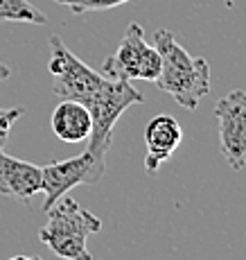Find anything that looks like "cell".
<instances>
[{"instance_id": "obj_8", "label": "cell", "mask_w": 246, "mask_h": 260, "mask_svg": "<svg viewBox=\"0 0 246 260\" xmlns=\"http://www.w3.org/2000/svg\"><path fill=\"white\" fill-rule=\"evenodd\" d=\"M181 143H183V129H181L179 120L167 113L154 116L145 127V147H147L145 172L156 174L160 166H165V161L172 158Z\"/></svg>"}, {"instance_id": "obj_15", "label": "cell", "mask_w": 246, "mask_h": 260, "mask_svg": "<svg viewBox=\"0 0 246 260\" xmlns=\"http://www.w3.org/2000/svg\"><path fill=\"white\" fill-rule=\"evenodd\" d=\"M9 260H41V258H39V256H14Z\"/></svg>"}, {"instance_id": "obj_13", "label": "cell", "mask_w": 246, "mask_h": 260, "mask_svg": "<svg viewBox=\"0 0 246 260\" xmlns=\"http://www.w3.org/2000/svg\"><path fill=\"white\" fill-rule=\"evenodd\" d=\"M25 113L23 107H14V109H5L0 107V149H5V145L9 141V132H12L14 122Z\"/></svg>"}, {"instance_id": "obj_4", "label": "cell", "mask_w": 246, "mask_h": 260, "mask_svg": "<svg viewBox=\"0 0 246 260\" xmlns=\"http://www.w3.org/2000/svg\"><path fill=\"white\" fill-rule=\"evenodd\" d=\"M50 52L52 54H50L48 71L54 77L52 93L61 100H75L86 107L107 77L102 73H95L79 57H75V52H70V48L59 37H50Z\"/></svg>"}, {"instance_id": "obj_10", "label": "cell", "mask_w": 246, "mask_h": 260, "mask_svg": "<svg viewBox=\"0 0 246 260\" xmlns=\"http://www.w3.org/2000/svg\"><path fill=\"white\" fill-rule=\"evenodd\" d=\"M50 124H52V134L63 143L88 141L90 129H93L90 111L82 102H75V100H63L52 111Z\"/></svg>"}, {"instance_id": "obj_6", "label": "cell", "mask_w": 246, "mask_h": 260, "mask_svg": "<svg viewBox=\"0 0 246 260\" xmlns=\"http://www.w3.org/2000/svg\"><path fill=\"white\" fill-rule=\"evenodd\" d=\"M107 172V156L86 149L79 156L66 158L59 163H50L41 168V192L45 194L43 211H48L54 202L68 194L77 186H93L102 181Z\"/></svg>"}, {"instance_id": "obj_7", "label": "cell", "mask_w": 246, "mask_h": 260, "mask_svg": "<svg viewBox=\"0 0 246 260\" xmlns=\"http://www.w3.org/2000/svg\"><path fill=\"white\" fill-rule=\"evenodd\" d=\"M219 122V149L233 170L246 168V93L230 91L215 104Z\"/></svg>"}, {"instance_id": "obj_2", "label": "cell", "mask_w": 246, "mask_h": 260, "mask_svg": "<svg viewBox=\"0 0 246 260\" xmlns=\"http://www.w3.org/2000/svg\"><path fill=\"white\" fill-rule=\"evenodd\" d=\"M48 222L39 238L54 256L63 260H93L88 251V238L102 231V219L79 206L73 197L63 194L48 208Z\"/></svg>"}, {"instance_id": "obj_14", "label": "cell", "mask_w": 246, "mask_h": 260, "mask_svg": "<svg viewBox=\"0 0 246 260\" xmlns=\"http://www.w3.org/2000/svg\"><path fill=\"white\" fill-rule=\"evenodd\" d=\"M9 75H12V71H9V66H7V63L0 61V84H3L5 79H9Z\"/></svg>"}, {"instance_id": "obj_3", "label": "cell", "mask_w": 246, "mask_h": 260, "mask_svg": "<svg viewBox=\"0 0 246 260\" xmlns=\"http://www.w3.org/2000/svg\"><path fill=\"white\" fill-rule=\"evenodd\" d=\"M145 98L131 82L124 79H104V84L97 88V93L88 100L86 109L90 111L93 129H90V145L88 149L95 154L107 156L113 143V129L118 124L120 116L133 104H143Z\"/></svg>"}, {"instance_id": "obj_1", "label": "cell", "mask_w": 246, "mask_h": 260, "mask_svg": "<svg viewBox=\"0 0 246 260\" xmlns=\"http://www.w3.org/2000/svg\"><path fill=\"white\" fill-rule=\"evenodd\" d=\"M154 48L160 54L158 88L172 95L188 111H194L210 93L208 61L203 57H192L183 46H179L174 34L163 27L154 32Z\"/></svg>"}, {"instance_id": "obj_11", "label": "cell", "mask_w": 246, "mask_h": 260, "mask_svg": "<svg viewBox=\"0 0 246 260\" xmlns=\"http://www.w3.org/2000/svg\"><path fill=\"white\" fill-rule=\"evenodd\" d=\"M0 21L45 25L48 16L39 7H34L29 0H0Z\"/></svg>"}, {"instance_id": "obj_12", "label": "cell", "mask_w": 246, "mask_h": 260, "mask_svg": "<svg viewBox=\"0 0 246 260\" xmlns=\"http://www.w3.org/2000/svg\"><path fill=\"white\" fill-rule=\"evenodd\" d=\"M59 5H66L75 14H86V12H102V9H113L131 0H54Z\"/></svg>"}, {"instance_id": "obj_9", "label": "cell", "mask_w": 246, "mask_h": 260, "mask_svg": "<svg viewBox=\"0 0 246 260\" xmlns=\"http://www.w3.org/2000/svg\"><path fill=\"white\" fill-rule=\"evenodd\" d=\"M37 192H41V168L0 149V194L18 202H32Z\"/></svg>"}, {"instance_id": "obj_5", "label": "cell", "mask_w": 246, "mask_h": 260, "mask_svg": "<svg viewBox=\"0 0 246 260\" xmlns=\"http://www.w3.org/2000/svg\"><path fill=\"white\" fill-rule=\"evenodd\" d=\"M102 75L109 79H145L156 82L160 75V54L145 41V29L138 23H129L118 50L104 61Z\"/></svg>"}]
</instances>
